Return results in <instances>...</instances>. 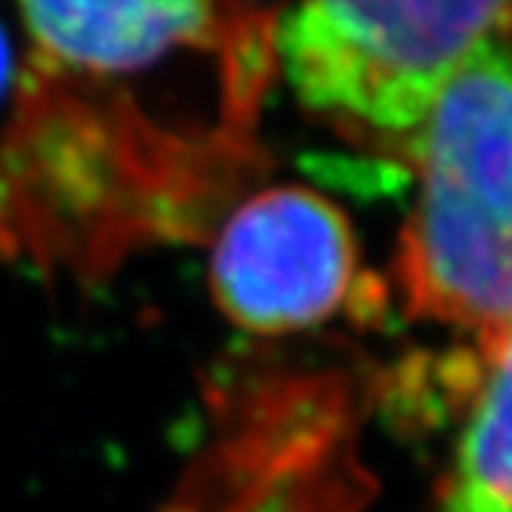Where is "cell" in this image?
I'll return each mask as SVG.
<instances>
[{"label":"cell","instance_id":"cell-1","mask_svg":"<svg viewBox=\"0 0 512 512\" xmlns=\"http://www.w3.org/2000/svg\"><path fill=\"white\" fill-rule=\"evenodd\" d=\"M31 53L0 127V210L41 250L108 272L210 235L266 173L278 75L256 0H16Z\"/></svg>","mask_w":512,"mask_h":512},{"label":"cell","instance_id":"cell-2","mask_svg":"<svg viewBox=\"0 0 512 512\" xmlns=\"http://www.w3.org/2000/svg\"><path fill=\"white\" fill-rule=\"evenodd\" d=\"M405 164L420 176L395 253L405 309L488 349L512 331V28L451 71Z\"/></svg>","mask_w":512,"mask_h":512},{"label":"cell","instance_id":"cell-3","mask_svg":"<svg viewBox=\"0 0 512 512\" xmlns=\"http://www.w3.org/2000/svg\"><path fill=\"white\" fill-rule=\"evenodd\" d=\"M506 28L512 0H300L275 19V62L306 112L408 161L448 75Z\"/></svg>","mask_w":512,"mask_h":512},{"label":"cell","instance_id":"cell-4","mask_svg":"<svg viewBox=\"0 0 512 512\" xmlns=\"http://www.w3.org/2000/svg\"><path fill=\"white\" fill-rule=\"evenodd\" d=\"M210 290L247 334H294L361 309L358 241L346 213L303 186L244 198L216 232Z\"/></svg>","mask_w":512,"mask_h":512},{"label":"cell","instance_id":"cell-5","mask_svg":"<svg viewBox=\"0 0 512 512\" xmlns=\"http://www.w3.org/2000/svg\"><path fill=\"white\" fill-rule=\"evenodd\" d=\"M482 352L438 512H512V331Z\"/></svg>","mask_w":512,"mask_h":512},{"label":"cell","instance_id":"cell-6","mask_svg":"<svg viewBox=\"0 0 512 512\" xmlns=\"http://www.w3.org/2000/svg\"><path fill=\"white\" fill-rule=\"evenodd\" d=\"M16 81H19V62H16L13 38H10L7 25L0 22V108L13 99Z\"/></svg>","mask_w":512,"mask_h":512}]
</instances>
